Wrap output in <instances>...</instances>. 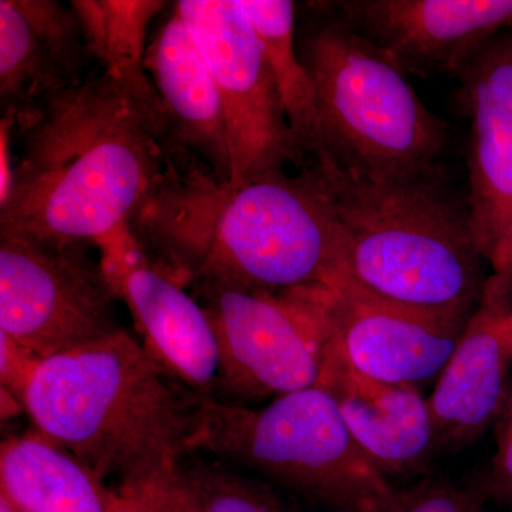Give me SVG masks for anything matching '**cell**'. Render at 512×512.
Masks as SVG:
<instances>
[{"label": "cell", "instance_id": "1", "mask_svg": "<svg viewBox=\"0 0 512 512\" xmlns=\"http://www.w3.org/2000/svg\"><path fill=\"white\" fill-rule=\"evenodd\" d=\"M15 116L3 235L97 242L143 217L190 156L171 136L148 73L120 79L101 72Z\"/></svg>", "mask_w": 512, "mask_h": 512}, {"label": "cell", "instance_id": "2", "mask_svg": "<svg viewBox=\"0 0 512 512\" xmlns=\"http://www.w3.org/2000/svg\"><path fill=\"white\" fill-rule=\"evenodd\" d=\"M201 402L120 329L40 360L23 407L37 430L123 484L178 470Z\"/></svg>", "mask_w": 512, "mask_h": 512}, {"label": "cell", "instance_id": "3", "mask_svg": "<svg viewBox=\"0 0 512 512\" xmlns=\"http://www.w3.org/2000/svg\"><path fill=\"white\" fill-rule=\"evenodd\" d=\"M318 164L342 235L340 284L400 308L470 318L488 282L485 259L468 198L458 197L441 164L387 178Z\"/></svg>", "mask_w": 512, "mask_h": 512}, {"label": "cell", "instance_id": "4", "mask_svg": "<svg viewBox=\"0 0 512 512\" xmlns=\"http://www.w3.org/2000/svg\"><path fill=\"white\" fill-rule=\"evenodd\" d=\"M295 42L315 89L325 161L363 178L403 177L440 164L447 123L332 2L298 6Z\"/></svg>", "mask_w": 512, "mask_h": 512}, {"label": "cell", "instance_id": "5", "mask_svg": "<svg viewBox=\"0 0 512 512\" xmlns=\"http://www.w3.org/2000/svg\"><path fill=\"white\" fill-rule=\"evenodd\" d=\"M252 471L338 512H375L394 494L366 456L335 400L318 386L249 409L202 396L191 453Z\"/></svg>", "mask_w": 512, "mask_h": 512}, {"label": "cell", "instance_id": "6", "mask_svg": "<svg viewBox=\"0 0 512 512\" xmlns=\"http://www.w3.org/2000/svg\"><path fill=\"white\" fill-rule=\"evenodd\" d=\"M205 258L195 281L282 292L343 281L342 235L322 170L266 174L221 188L205 218Z\"/></svg>", "mask_w": 512, "mask_h": 512}, {"label": "cell", "instance_id": "7", "mask_svg": "<svg viewBox=\"0 0 512 512\" xmlns=\"http://www.w3.org/2000/svg\"><path fill=\"white\" fill-rule=\"evenodd\" d=\"M201 50L224 109L232 177L239 188L266 174L302 167L305 154L285 116L261 37L239 0L174 3Z\"/></svg>", "mask_w": 512, "mask_h": 512}, {"label": "cell", "instance_id": "8", "mask_svg": "<svg viewBox=\"0 0 512 512\" xmlns=\"http://www.w3.org/2000/svg\"><path fill=\"white\" fill-rule=\"evenodd\" d=\"M87 242L0 234V332L39 359L119 332V301Z\"/></svg>", "mask_w": 512, "mask_h": 512}, {"label": "cell", "instance_id": "9", "mask_svg": "<svg viewBox=\"0 0 512 512\" xmlns=\"http://www.w3.org/2000/svg\"><path fill=\"white\" fill-rule=\"evenodd\" d=\"M194 284L220 352L214 392L254 400L318 384L322 336L286 293L244 291L207 281Z\"/></svg>", "mask_w": 512, "mask_h": 512}, {"label": "cell", "instance_id": "10", "mask_svg": "<svg viewBox=\"0 0 512 512\" xmlns=\"http://www.w3.org/2000/svg\"><path fill=\"white\" fill-rule=\"evenodd\" d=\"M285 292L315 323L323 342L380 382L419 386L437 379L468 320L400 308L346 284Z\"/></svg>", "mask_w": 512, "mask_h": 512}, {"label": "cell", "instance_id": "11", "mask_svg": "<svg viewBox=\"0 0 512 512\" xmlns=\"http://www.w3.org/2000/svg\"><path fill=\"white\" fill-rule=\"evenodd\" d=\"M470 119L468 205L493 275L512 281V30L457 74Z\"/></svg>", "mask_w": 512, "mask_h": 512}, {"label": "cell", "instance_id": "12", "mask_svg": "<svg viewBox=\"0 0 512 512\" xmlns=\"http://www.w3.org/2000/svg\"><path fill=\"white\" fill-rule=\"evenodd\" d=\"M333 8L409 76L457 74L512 30V0H343Z\"/></svg>", "mask_w": 512, "mask_h": 512}, {"label": "cell", "instance_id": "13", "mask_svg": "<svg viewBox=\"0 0 512 512\" xmlns=\"http://www.w3.org/2000/svg\"><path fill=\"white\" fill-rule=\"evenodd\" d=\"M512 281L491 275L429 406L440 450L473 443L500 419L510 399Z\"/></svg>", "mask_w": 512, "mask_h": 512}, {"label": "cell", "instance_id": "14", "mask_svg": "<svg viewBox=\"0 0 512 512\" xmlns=\"http://www.w3.org/2000/svg\"><path fill=\"white\" fill-rule=\"evenodd\" d=\"M318 386L335 400L357 446L384 476H416L439 453L429 400L419 386L362 375L326 342Z\"/></svg>", "mask_w": 512, "mask_h": 512}, {"label": "cell", "instance_id": "15", "mask_svg": "<svg viewBox=\"0 0 512 512\" xmlns=\"http://www.w3.org/2000/svg\"><path fill=\"white\" fill-rule=\"evenodd\" d=\"M104 275L126 303L148 355L194 392L212 396L220 352L204 306L146 255Z\"/></svg>", "mask_w": 512, "mask_h": 512}, {"label": "cell", "instance_id": "16", "mask_svg": "<svg viewBox=\"0 0 512 512\" xmlns=\"http://www.w3.org/2000/svg\"><path fill=\"white\" fill-rule=\"evenodd\" d=\"M94 57L72 6L57 0L0 2V107L19 111L89 77Z\"/></svg>", "mask_w": 512, "mask_h": 512}, {"label": "cell", "instance_id": "17", "mask_svg": "<svg viewBox=\"0 0 512 512\" xmlns=\"http://www.w3.org/2000/svg\"><path fill=\"white\" fill-rule=\"evenodd\" d=\"M144 66L177 146L197 158L221 187H228L231 150L220 94L175 5L148 42Z\"/></svg>", "mask_w": 512, "mask_h": 512}, {"label": "cell", "instance_id": "18", "mask_svg": "<svg viewBox=\"0 0 512 512\" xmlns=\"http://www.w3.org/2000/svg\"><path fill=\"white\" fill-rule=\"evenodd\" d=\"M0 494L22 512H113L117 491L39 430L0 447Z\"/></svg>", "mask_w": 512, "mask_h": 512}, {"label": "cell", "instance_id": "19", "mask_svg": "<svg viewBox=\"0 0 512 512\" xmlns=\"http://www.w3.org/2000/svg\"><path fill=\"white\" fill-rule=\"evenodd\" d=\"M261 37L285 116L308 160L325 161L315 89L296 49V6L291 0H239Z\"/></svg>", "mask_w": 512, "mask_h": 512}, {"label": "cell", "instance_id": "20", "mask_svg": "<svg viewBox=\"0 0 512 512\" xmlns=\"http://www.w3.org/2000/svg\"><path fill=\"white\" fill-rule=\"evenodd\" d=\"M70 6L103 72L120 79L147 73L148 29L165 9L163 0H73Z\"/></svg>", "mask_w": 512, "mask_h": 512}, {"label": "cell", "instance_id": "21", "mask_svg": "<svg viewBox=\"0 0 512 512\" xmlns=\"http://www.w3.org/2000/svg\"><path fill=\"white\" fill-rule=\"evenodd\" d=\"M198 512H295L265 485L238 474L220 461L188 454L178 467Z\"/></svg>", "mask_w": 512, "mask_h": 512}, {"label": "cell", "instance_id": "22", "mask_svg": "<svg viewBox=\"0 0 512 512\" xmlns=\"http://www.w3.org/2000/svg\"><path fill=\"white\" fill-rule=\"evenodd\" d=\"M487 485L461 487L427 476L413 487L396 490L375 512H485Z\"/></svg>", "mask_w": 512, "mask_h": 512}, {"label": "cell", "instance_id": "23", "mask_svg": "<svg viewBox=\"0 0 512 512\" xmlns=\"http://www.w3.org/2000/svg\"><path fill=\"white\" fill-rule=\"evenodd\" d=\"M116 491L113 512H198L178 470L119 484Z\"/></svg>", "mask_w": 512, "mask_h": 512}, {"label": "cell", "instance_id": "24", "mask_svg": "<svg viewBox=\"0 0 512 512\" xmlns=\"http://www.w3.org/2000/svg\"><path fill=\"white\" fill-rule=\"evenodd\" d=\"M40 360L42 359H39L35 353L30 352L6 333L0 332V382H2V389L12 393L22 406L25 402L26 390L35 376Z\"/></svg>", "mask_w": 512, "mask_h": 512}, {"label": "cell", "instance_id": "25", "mask_svg": "<svg viewBox=\"0 0 512 512\" xmlns=\"http://www.w3.org/2000/svg\"><path fill=\"white\" fill-rule=\"evenodd\" d=\"M487 487L488 493L512 504V390L498 419L497 453Z\"/></svg>", "mask_w": 512, "mask_h": 512}, {"label": "cell", "instance_id": "26", "mask_svg": "<svg viewBox=\"0 0 512 512\" xmlns=\"http://www.w3.org/2000/svg\"><path fill=\"white\" fill-rule=\"evenodd\" d=\"M15 110L3 111L0 120V208L8 204L15 174L13 133H15Z\"/></svg>", "mask_w": 512, "mask_h": 512}, {"label": "cell", "instance_id": "27", "mask_svg": "<svg viewBox=\"0 0 512 512\" xmlns=\"http://www.w3.org/2000/svg\"><path fill=\"white\" fill-rule=\"evenodd\" d=\"M0 512H22L6 495L0 494Z\"/></svg>", "mask_w": 512, "mask_h": 512}, {"label": "cell", "instance_id": "28", "mask_svg": "<svg viewBox=\"0 0 512 512\" xmlns=\"http://www.w3.org/2000/svg\"><path fill=\"white\" fill-rule=\"evenodd\" d=\"M511 345H512V322H511Z\"/></svg>", "mask_w": 512, "mask_h": 512}]
</instances>
